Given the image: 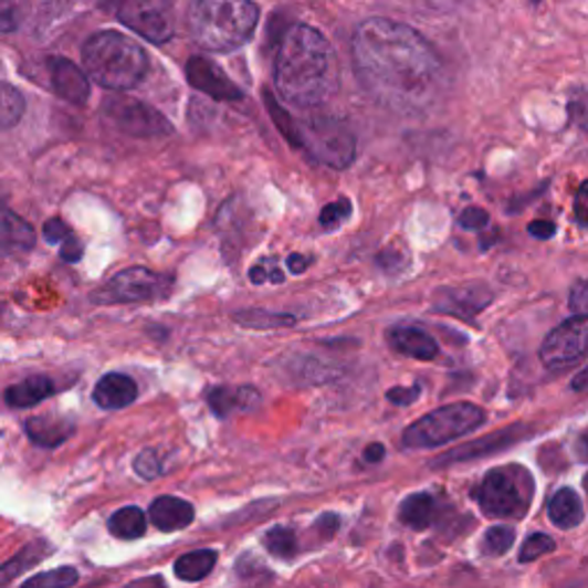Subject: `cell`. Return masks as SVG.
I'll use <instances>...</instances> for the list:
<instances>
[{"mask_svg": "<svg viewBox=\"0 0 588 588\" xmlns=\"http://www.w3.org/2000/svg\"><path fill=\"white\" fill-rule=\"evenodd\" d=\"M351 214V202L347 198H340L336 202H329L325 210L319 212V225L325 230H334L340 223H345Z\"/></svg>", "mask_w": 588, "mask_h": 588, "instance_id": "d590c367", "label": "cell"}, {"mask_svg": "<svg viewBox=\"0 0 588 588\" xmlns=\"http://www.w3.org/2000/svg\"><path fill=\"white\" fill-rule=\"evenodd\" d=\"M522 428H506L502 432L496 434H490V437H483L479 441H472V444L466 447H460L455 449L453 453H449L447 458L437 460V464H451V462H464V460H476V458H485V455H492V453H498L502 449H508L513 447L515 441H519L524 434H519Z\"/></svg>", "mask_w": 588, "mask_h": 588, "instance_id": "e0dca14e", "label": "cell"}, {"mask_svg": "<svg viewBox=\"0 0 588 588\" xmlns=\"http://www.w3.org/2000/svg\"><path fill=\"white\" fill-rule=\"evenodd\" d=\"M534 492V476L519 464H506L487 472L474 496L487 517L515 519L526 515Z\"/></svg>", "mask_w": 588, "mask_h": 588, "instance_id": "5b68a950", "label": "cell"}, {"mask_svg": "<svg viewBox=\"0 0 588 588\" xmlns=\"http://www.w3.org/2000/svg\"><path fill=\"white\" fill-rule=\"evenodd\" d=\"M51 554V547L40 540V543H31L28 547H23L21 552H17L10 561H6L3 566H0V586H6L10 584L12 579H17L19 575H23L28 568H33L38 566L42 558Z\"/></svg>", "mask_w": 588, "mask_h": 588, "instance_id": "484cf974", "label": "cell"}, {"mask_svg": "<svg viewBox=\"0 0 588 588\" xmlns=\"http://www.w3.org/2000/svg\"><path fill=\"white\" fill-rule=\"evenodd\" d=\"M249 279L255 283V285H262V283H267V281H274V283H281L283 281V274L281 272H274L270 270L267 264H255V267L249 272Z\"/></svg>", "mask_w": 588, "mask_h": 588, "instance_id": "7bdbcfd3", "label": "cell"}, {"mask_svg": "<svg viewBox=\"0 0 588 588\" xmlns=\"http://www.w3.org/2000/svg\"><path fill=\"white\" fill-rule=\"evenodd\" d=\"M264 547L279 558H292L297 554V536H294L292 528L274 526L272 532H267V536H264Z\"/></svg>", "mask_w": 588, "mask_h": 588, "instance_id": "4dcf8cb0", "label": "cell"}, {"mask_svg": "<svg viewBox=\"0 0 588 588\" xmlns=\"http://www.w3.org/2000/svg\"><path fill=\"white\" fill-rule=\"evenodd\" d=\"M134 469L140 479L155 481L164 474V455L157 449H147L134 460Z\"/></svg>", "mask_w": 588, "mask_h": 588, "instance_id": "836d02e7", "label": "cell"}, {"mask_svg": "<svg viewBox=\"0 0 588 588\" xmlns=\"http://www.w3.org/2000/svg\"><path fill=\"white\" fill-rule=\"evenodd\" d=\"M33 246V225L6 208V204H0V251H31Z\"/></svg>", "mask_w": 588, "mask_h": 588, "instance_id": "d6986e66", "label": "cell"}, {"mask_svg": "<svg viewBox=\"0 0 588 588\" xmlns=\"http://www.w3.org/2000/svg\"><path fill=\"white\" fill-rule=\"evenodd\" d=\"M419 393H421V387H419V385L409 387V389L396 387V389H391V391L387 393V398H389L393 405H400V407H405V405H411V402H414V400L419 398Z\"/></svg>", "mask_w": 588, "mask_h": 588, "instance_id": "b9f144b4", "label": "cell"}, {"mask_svg": "<svg viewBox=\"0 0 588 588\" xmlns=\"http://www.w3.org/2000/svg\"><path fill=\"white\" fill-rule=\"evenodd\" d=\"M21 21V3L19 0H0V35L17 31Z\"/></svg>", "mask_w": 588, "mask_h": 588, "instance_id": "74e56055", "label": "cell"}, {"mask_svg": "<svg viewBox=\"0 0 588 588\" xmlns=\"http://www.w3.org/2000/svg\"><path fill=\"white\" fill-rule=\"evenodd\" d=\"M44 238L51 244H63L67 238H72V230H70V225L65 221L51 219V221L44 223Z\"/></svg>", "mask_w": 588, "mask_h": 588, "instance_id": "f35d334b", "label": "cell"}, {"mask_svg": "<svg viewBox=\"0 0 588 588\" xmlns=\"http://www.w3.org/2000/svg\"><path fill=\"white\" fill-rule=\"evenodd\" d=\"M556 232V225L552 221H534L532 225H528V234H534L536 240H549L554 238Z\"/></svg>", "mask_w": 588, "mask_h": 588, "instance_id": "bcb514c9", "label": "cell"}, {"mask_svg": "<svg viewBox=\"0 0 588 588\" xmlns=\"http://www.w3.org/2000/svg\"><path fill=\"white\" fill-rule=\"evenodd\" d=\"M61 258L67 260V262H78V260L83 258V246L78 244V240L74 238V234H72V238H67V240L63 242Z\"/></svg>", "mask_w": 588, "mask_h": 588, "instance_id": "f6af8a7d", "label": "cell"}, {"mask_svg": "<svg viewBox=\"0 0 588 588\" xmlns=\"http://www.w3.org/2000/svg\"><path fill=\"white\" fill-rule=\"evenodd\" d=\"M55 393V381L46 375H33L23 381H17V385L6 389V402L12 409H28L35 407L49 396Z\"/></svg>", "mask_w": 588, "mask_h": 588, "instance_id": "44dd1931", "label": "cell"}, {"mask_svg": "<svg viewBox=\"0 0 588 588\" xmlns=\"http://www.w3.org/2000/svg\"><path fill=\"white\" fill-rule=\"evenodd\" d=\"M487 302H490V292L483 287H455L441 294L437 311L472 319L481 308L487 306Z\"/></svg>", "mask_w": 588, "mask_h": 588, "instance_id": "ffe728a7", "label": "cell"}, {"mask_svg": "<svg viewBox=\"0 0 588 588\" xmlns=\"http://www.w3.org/2000/svg\"><path fill=\"white\" fill-rule=\"evenodd\" d=\"M588 355V317L575 315L547 334L540 361L549 370H566Z\"/></svg>", "mask_w": 588, "mask_h": 588, "instance_id": "8fae6325", "label": "cell"}, {"mask_svg": "<svg viewBox=\"0 0 588 588\" xmlns=\"http://www.w3.org/2000/svg\"><path fill=\"white\" fill-rule=\"evenodd\" d=\"M102 6L140 38L164 44L175 31V0H102Z\"/></svg>", "mask_w": 588, "mask_h": 588, "instance_id": "ba28073f", "label": "cell"}, {"mask_svg": "<svg viewBox=\"0 0 588 588\" xmlns=\"http://www.w3.org/2000/svg\"><path fill=\"white\" fill-rule=\"evenodd\" d=\"M485 423V411L474 402H453L430 411L402 432L407 449H437L453 439L479 430Z\"/></svg>", "mask_w": 588, "mask_h": 588, "instance_id": "8992f818", "label": "cell"}, {"mask_svg": "<svg viewBox=\"0 0 588 588\" xmlns=\"http://www.w3.org/2000/svg\"><path fill=\"white\" fill-rule=\"evenodd\" d=\"M434 515H437V504L428 492L409 494L400 504L402 524L417 528V532H423V528H428L434 522Z\"/></svg>", "mask_w": 588, "mask_h": 588, "instance_id": "cb8c5ba5", "label": "cell"}, {"mask_svg": "<svg viewBox=\"0 0 588 588\" xmlns=\"http://www.w3.org/2000/svg\"><path fill=\"white\" fill-rule=\"evenodd\" d=\"M138 398V387L136 381L123 372H108L104 375L95 389H93V400L102 409H125Z\"/></svg>", "mask_w": 588, "mask_h": 588, "instance_id": "5bb4252c", "label": "cell"}, {"mask_svg": "<svg viewBox=\"0 0 588 588\" xmlns=\"http://www.w3.org/2000/svg\"><path fill=\"white\" fill-rule=\"evenodd\" d=\"M487 221H490V217H487V212L481 210V208H466V210L460 214V219H458V223H460L464 230H483V228L487 225Z\"/></svg>", "mask_w": 588, "mask_h": 588, "instance_id": "ab89813d", "label": "cell"}, {"mask_svg": "<svg viewBox=\"0 0 588 588\" xmlns=\"http://www.w3.org/2000/svg\"><path fill=\"white\" fill-rule=\"evenodd\" d=\"M76 423L70 417H33L25 421V434L33 441L35 447L42 449H55L65 444V441L74 434Z\"/></svg>", "mask_w": 588, "mask_h": 588, "instance_id": "9a60e30c", "label": "cell"}, {"mask_svg": "<svg viewBox=\"0 0 588 588\" xmlns=\"http://www.w3.org/2000/svg\"><path fill=\"white\" fill-rule=\"evenodd\" d=\"M23 108H25L23 95L10 83L0 81V132L14 127L21 120Z\"/></svg>", "mask_w": 588, "mask_h": 588, "instance_id": "f1b7e54d", "label": "cell"}, {"mask_svg": "<svg viewBox=\"0 0 588 588\" xmlns=\"http://www.w3.org/2000/svg\"><path fill=\"white\" fill-rule=\"evenodd\" d=\"M317 528H327V534L332 536L336 528H338V517L336 515H325V517H319L317 519Z\"/></svg>", "mask_w": 588, "mask_h": 588, "instance_id": "f5cc1de1", "label": "cell"}, {"mask_svg": "<svg viewBox=\"0 0 588 588\" xmlns=\"http://www.w3.org/2000/svg\"><path fill=\"white\" fill-rule=\"evenodd\" d=\"M78 581V573L72 566L55 568L49 573L33 575L31 579H25L21 588H72Z\"/></svg>", "mask_w": 588, "mask_h": 588, "instance_id": "f546056e", "label": "cell"}, {"mask_svg": "<svg viewBox=\"0 0 588 588\" xmlns=\"http://www.w3.org/2000/svg\"><path fill=\"white\" fill-rule=\"evenodd\" d=\"M264 104L270 106L272 120L276 123V127H279V129H281V134L285 136V140H287L290 145L297 147V143H300V138H297V120H294L292 115H287V113H285V111L279 106V102L274 99V95H272V93H264Z\"/></svg>", "mask_w": 588, "mask_h": 588, "instance_id": "d6a6232c", "label": "cell"}, {"mask_svg": "<svg viewBox=\"0 0 588 588\" xmlns=\"http://www.w3.org/2000/svg\"><path fill=\"white\" fill-rule=\"evenodd\" d=\"M196 517V511L189 502L178 496H159L150 506V519L164 534L187 528Z\"/></svg>", "mask_w": 588, "mask_h": 588, "instance_id": "2e32d148", "label": "cell"}, {"mask_svg": "<svg viewBox=\"0 0 588 588\" xmlns=\"http://www.w3.org/2000/svg\"><path fill=\"white\" fill-rule=\"evenodd\" d=\"M83 65L108 91H129L150 67L145 49L117 31L93 35L83 46Z\"/></svg>", "mask_w": 588, "mask_h": 588, "instance_id": "277c9868", "label": "cell"}, {"mask_svg": "<svg viewBox=\"0 0 588 588\" xmlns=\"http://www.w3.org/2000/svg\"><path fill=\"white\" fill-rule=\"evenodd\" d=\"M187 78L196 91L210 95L212 99H219V102H234V99L244 97L242 87L234 85L219 65H214L212 61H208V57H202V55H193L187 63Z\"/></svg>", "mask_w": 588, "mask_h": 588, "instance_id": "7c38bea8", "label": "cell"}, {"mask_svg": "<svg viewBox=\"0 0 588 588\" xmlns=\"http://www.w3.org/2000/svg\"><path fill=\"white\" fill-rule=\"evenodd\" d=\"M575 217L581 225H588V180L579 187L575 196Z\"/></svg>", "mask_w": 588, "mask_h": 588, "instance_id": "ee69618b", "label": "cell"}, {"mask_svg": "<svg viewBox=\"0 0 588 588\" xmlns=\"http://www.w3.org/2000/svg\"><path fill=\"white\" fill-rule=\"evenodd\" d=\"M217 558L219 554L214 549H196V552L182 554L178 561H175L172 570L185 581H200L214 570Z\"/></svg>", "mask_w": 588, "mask_h": 588, "instance_id": "d4e9b609", "label": "cell"}, {"mask_svg": "<svg viewBox=\"0 0 588 588\" xmlns=\"http://www.w3.org/2000/svg\"><path fill=\"white\" fill-rule=\"evenodd\" d=\"M102 115L108 125L136 138H159L172 134V125L157 108L127 95L106 97Z\"/></svg>", "mask_w": 588, "mask_h": 588, "instance_id": "30bf717a", "label": "cell"}, {"mask_svg": "<svg viewBox=\"0 0 588 588\" xmlns=\"http://www.w3.org/2000/svg\"><path fill=\"white\" fill-rule=\"evenodd\" d=\"M364 458H366V462H381V460H385V447H381V444H370L366 449Z\"/></svg>", "mask_w": 588, "mask_h": 588, "instance_id": "816d5d0a", "label": "cell"}, {"mask_svg": "<svg viewBox=\"0 0 588 588\" xmlns=\"http://www.w3.org/2000/svg\"><path fill=\"white\" fill-rule=\"evenodd\" d=\"M145 528H147V519L138 506L120 508L108 519V532L120 540H136L145 536Z\"/></svg>", "mask_w": 588, "mask_h": 588, "instance_id": "4316f807", "label": "cell"}, {"mask_svg": "<svg viewBox=\"0 0 588 588\" xmlns=\"http://www.w3.org/2000/svg\"><path fill=\"white\" fill-rule=\"evenodd\" d=\"M389 338L398 351L419 361H432L439 355L437 340L417 327H396L391 329Z\"/></svg>", "mask_w": 588, "mask_h": 588, "instance_id": "7402d4cb", "label": "cell"}, {"mask_svg": "<svg viewBox=\"0 0 588 588\" xmlns=\"http://www.w3.org/2000/svg\"><path fill=\"white\" fill-rule=\"evenodd\" d=\"M570 389H573L575 393H588V366H586L581 372L575 375Z\"/></svg>", "mask_w": 588, "mask_h": 588, "instance_id": "681fc988", "label": "cell"}, {"mask_svg": "<svg viewBox=\"0 0 588 588\" xmlns=\"http://www.w3.org/2000/svg\"><path fill=\"white\" fill-rule=\"evenodd\" d=\"M297 147L319 164L343 170L357 157V138L351 129L332 115H308L297 120Z\"/></svg>", "mask_w": 588, "mask_h": 588, "instance_id": "52a82bcc", "label": "cell"}, {"mask_svg": "<svg viewBox=\"0 0 588 588\" xmlns=\"http://www.w3.org/2000/svg\"><path fill=\"white\" fill-rule=\"evenodd\" d=\"M575 451L579 455V460L588 462V428L581 430V434L577 437V444H575Z\"/></svg>", "mask_w": 588, "mask_h": 588, "instance_id": "f907efd6", "label": "cell"}, {"mask_svg": "<svg viewBox=\"0 0 588 588\" xmlns=\"http://www.w3.org/2000/svg\"><path fill=\"white\" fill-rule=\"evenodd\" d=\"M308 264H311V258L300 255V253H292L287 258V267H290L292 274H304L308 270Z\"/></svg>", "mask_w": 588, "mask_h": 588, "instance_id": "7dc6e473", "label": "cell"}, {"mask_svg": "<svg viewBox=\"0 0 588 588\" xmlns=\"http://www.w3.org/2000/svg\"><path fill=\"white\" fill-rule=\"evenodd\" d=\"M258 17L253 0H193L189 25L202 49L234 51L251 40Z\"/></svg>", "mask_w": 588, "mask_h": 588, "instance_id": "3957f363", "label": "cell"}, {"mask_svg": "<svg viewBox=\"0 0 588 588\" xmlns=\"http://www.w3.org/2000/svg\"><path fill=\"white\" fill-rule=\"evenodd\" d=\"M351 61L364 91L396 113H421L444 91L447 70L437 49L393 19L364 21L351 38Z\"/></svg>", "mask_w": 588, "mask_h": 588, "instance_id": "6da1fadb", "label": "cell"}, {"mask_svg": "<svg viewBox=\"0 0 588 588\" xmlns=\"http://www.w3.org/2000/svg\"><path fill=\"white\" fill-rule=\"evenodd\" d=\"M547 515L558 528L579 526L584 519V506H581L579 494L570 487H561L549 498Z\"/></svg>", "mask_w": 588, "mask_h": 588, "instance_id": "603a6c76", "label": "cell"}, {"mask_svg": "<svg viewBox=\"0 0 588 588\" xmlns=\"http://www.w3.org/2000/svg\"><path fill=\"white\" fill-rule=\"evenodd\" d=\"M123 588H168V584L164 581V577H143V579H136Z\"/></svg>", "mask_w": 588, "mask_h": 588, "instance_id": "c3c4849f", "label": "cell"}, {"mask_svg": "<svg viewBox=\"0 0 588 588\" xmlns=\"http://www.w3.org/2000/svg\"><path fill=\"white\" fill-rule=\"evenodd\" d=\"M568 120L588 132V91H575L568 99Z\"/></svg>", "mask_w": 588, "mask_h": 588, "instance_id": "8d00e7d4", "label": "cell"}, {"mask_svg": "<svg viewBox=\"0 0 588 588\" xmlns=\"http://www.w3.org/2000/svg\"><path fill=\"white\" fill-rule=\"evenodd\" d=\"M172 281L164 274L150 272L145 267H129L120 274H115L106 285L93 292V302L104 306L115 304H143V302H157L170 292Z\"/></svg>", "mask_w": 588, "mask_h": 588, "instance_id": "9c48e42d", "label": "cell"}, {"mask_svg": "<svg viewBox=\"0 0 588 588\" xmlns=\"http://www.w3.org/2000/svg\"><path fill=\"white\" fill-rule=\"evenodd\" d=\"M547 552H554V540L549 536H545V534L528 536L519 549V564H532Z\"/></svg>", "mask_w": 588, "mask_h": 588, "instance_id": "e575fe53", "label": "cell"}, {"mask_svg": "<svg viewBox=\"0 0 588 588\" xmlns=\"http://www.w3.org/2000/svg\"><path fill=\"white\" fill-rule=\"evenodd\" d=\"M208 402L219 419H228L234 411H251L260 402L253 387H214L208 391Z\"/></svg>", "mask_w": 588, "mask_h": 588, "instance_id": "ac0fdd59", "label": "cell"}, {"mask_svg": "<svg viewBox=\"0 0 588 588\" xmlns=\"http://www.w3.org/2000/svg\"><path fill=\"white\" fill-rule=\"evenodd\" d=\"M584 490H586V494H588V476L584 479Z\"/></svg>", "mask_w": 588, "mask_h": 588, "instance_id": "db71d44e", "label": "cell"}, {"mask_svg": "<svg viewBox=\"0 0 588 588\" xmlns=\"http://www.w3.org/2000/svg\"><path fill=\"white\" fill-rule=\"evenodd\" d=\"M570 311L575 315H581V317H588V283H577L573 290H570Z\"/></svg>", "mask_w": 588, "mask_h": 588, "instance_id": "60d3db41", "label": "cell"}, {"mask_svg": "<svg viewBox=\"0 0 588 588\" xmlns=\"http://www.w3.org/2000/svg\"><path fill=\"white\" fill-rule=\"evenodd\" d=\"M51 85L57 97H63L70 104L83 106L91 97V83H87V74L78 70L74 63L55 57L51 61Z\"/></svg>", "mask_w": 588, "mask_h": 588, "instance_id": "4fadbf2b", "label": "cell"}, {"mask_svg": "<svg viewBox=\"0 0 588 588\" xmlns=\"http://www.w3.org/2000/svg\"><path fill=\"white\" fill-rule=\"evenodd\" d=\"M274 81L285 102L315 108L338 91V61L332 44L315 28L292 23L279 40Z\"/></svg>", "mask_w": 588, "mask_h": 588, "instance_id": "7a4b0ae2", "label": "cell"}, {"mask_svg": "<svg viewBox=\"0 0 588 588\" xmlns=\"http://www.w3.org/2000/svg\"><path fill=\"white\" fill-rule=\"evenodd\" d=\"M234 319H238V325L249 327V329H281V327L294 325V315L260 311V308H249V311L234 313Z\"/></svg>", "mask_w": 588, "mask_h": 588, "instance_id": "83f0119b", "label": "cell"}, {"mask_svg": "<svg viewBox=\"0 0 588 588\" xmlns=\"http://www.w3.org/2000/svg\"><path fill=\"white\" fill-rule=\"evenodd\" d=\"M515 543V528L511 526H492L483 538V554L485 556H504Z\"/></svg>", "mask_w": 588, "mask_h": 588, "instance_id": "1f68e13d", "label": "cell"}]
</instances>
